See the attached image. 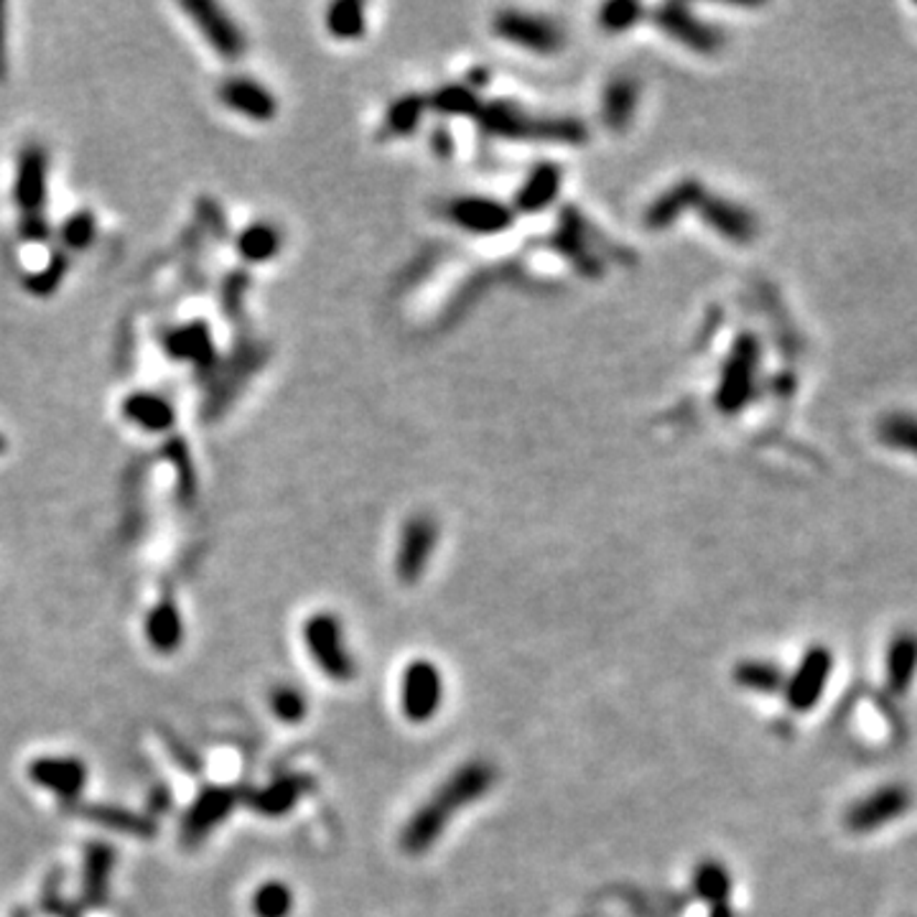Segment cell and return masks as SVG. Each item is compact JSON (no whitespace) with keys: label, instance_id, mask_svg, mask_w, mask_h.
<instances>
[{"label":"cell","instance_id":"e0dca14e","mask_svg":"<svg viewBox=\"0 0 917 917\" xmlns=\"http://www.w3.org/2000/svg\"><path fill=\"white\" fill-rule=\"evenodd\" d=\"M311 780L306 775H280V778L273 780L268 788H263L250 796V806L260 815L278 818L291 811V808L303 798V792H309Z\"/></svg>","mask_w":917,"mask_h":917},{"label":"cell","instance_id":"484cf974","mask_svg":"<svg viewBox=\"0 0 917 917\" xmlns=\"http://www.w3.org/2000/svg\"><path fill=\"white\" fill-rule=\"evenodd\" d=\"M247 291H250V273L233 270L222 280L220 309L235 327H239L247 319Z\"/></svg>","mask_w":917,"mask_h":917},{"label":"cell","instance_id":"7c38bea8","mask_svg":"<svg viewBox=\"0 0 917 917\" xmlns=\"http://www.w3.org/2000/svg\"><path fill=\"white\" fill-rule=\"evenodd\" d=\"M237 800H239V792L235 788L202 790V796L194 800V806L189 808L184 823H181V841H184V844H200L214 825H220L230 813H233Z\"/></svg>","mask_w":917,"mask_h":917},{"label":"cell","instance_id":"836d02e7","mask_svg":"<svg viewBox=\"0 0 917 917\" xmlns=\"http://www.w3.org/2000/svg\"><path fill=\"white\" fill-rule=\"evenodd\" d=\"M712 917H732V907L729 905H716V907H712Z\"/></svg>","mask_w":917,"mask_h":917},{"label":"cell","instance_id":"4dcf8cb0","mask_svg":"<svg viewBox=\"0 0 917 917\" xmlns=\"http://www.w3.org/2000/svg\"><path fill=\"white\" fill-rule=\"evenodd\" d=\"M329 29L337 36H354L360 31V8L358 6H334L329 13Z\"/></svg>","mask_w":917,"mask_h":917},{"label":"cell","instance_id":"83f0119b","mask_svg":"<svg viewBox=\"0 0 917 917\" xmlns=\"http://www.w3.org/2000/svg\"><path fill=\"white\" fill-rule=\"evenodd\" d=\"M270 708L280 722L299 724L306 712H309V701H306L303 693L299 689H294V685H276L270 693Z\"/></svg>","mask_w":917,"mask_h":917},{"label":"cell","instance_id":"7a4b0ae2","mask_svg":"<svg viewBox=\"0 0 917 917\" xmlns=\"http://www.w3.org/2000/svg\"><path fill=\"white\" fill-rule=\"evenodd\" d=\"M49 159L46 146L26 143L15 156L13 204L19 214V237L29 245H44L52 239L54 227L49 222Z\"/></svg>","mask_w":917,"mask_h":917},{"label":"cell","instance_id":"d4e9b609","mask_svg":"<svg viewBox=\"0 0 917 917\" xmlns=\"http://www.w3.org/2000/svg\"><path fill=\"white\" fill-rule=\"evenodd\" d=\"M693 889H696V895L712 907L726 905V897H729L732 892V877L724 864L704 862L699 864L696 874H693Z\"/></svg>","mask_w":917,"mask_h":917},{"label":"cell","instance_id":"6da1fadb","mask_svg":"<svg viewBox=\"0 0 917 917\" xmlns=\"http://www.w3.org/2000/svg\"><path fill=\"white\" fill-rule=\"evenodd\" d=\"M494 780H498V770H494L490 763H484V759H475V763L461 765L459 770L434 792V798L426 800V803L413 813L410 821L403 825L401 849L410 856H418L431 849L436 841L441 839V833L446 825H449L454 813L477 803V800L492 788Z\"/></svg>","mask_w":917,"mask_h":917},{"label":"cell","instance_id":"3957f363","mask_svg":"<svg viewBox=\"0 0 917 917\" xmlns=\"http://www.w3.org/2000/svg\"><path fill=\"white\" fill-rule=\"evenodd\" d=\"M303 640L309 646L313 663L321 668V673L329 681L346 683L358 675V663H354L350 648L344 642V632L340 619L329 611H319V615L309 617L303 625Z\"/></svg>","mask_w":917,"mask_h":917},{"label":"cell","instance_id":"9a60e30c","mask_svg":"<svg viewBox=\"0 0 917 917\" xmlns=\"http://www.w3.org/2000/svg\"><path fill=\"white\" fill-rule=\"evenodd\" d=\"M67 813H74L85 821H93L97 825H105L110 831H122L130 833L134 839H153L156 823L151 818L122 811L118 806H103V803H72L67 806Z\"/></svg>","mask_w":917,"mask_h":917},{"label":"cell","instance_id":"ba28073f","mask_svg":"<svg viewBox=\"0 0 917 917\" xmlns=\"http://www.w3.org/2000/svg\"><path fill=\"white\" fill-rule=\"evenodd\" d=\"M444 683L439 668L428 660H413L401 681V706L410 722L424 724L439 712Z\"/></svg>","mask_w":917,"mask_h":917},{"label":"cell","instance_id":"603a6c76","mask_svg":"<svg viewBox=\"0 0 917 917\" xmlns=\"http://www.w3.org/2000/svg\"><path fill=\"white\" fill-rule=\"evenodd\" d=\"M734 681H737L742 689L759 693L785 691V683H788L782 668L770 663V660H745V663L734 668Z\"/></svg>","mask_w":917,"mask_h":917},{"label":"cell","instance_id":"7402d4cb","mask_svg":"<svg viewBox=\"0 0 917 917\" xmlns=\"http://www.w3.org/2000/svg\"><path fill=\"white\" fill-rule=\"evenodd\" d=\"M70 268H72V255L64 253L62 247H54L44 266L26 276V291L31 296H36V299H52V296L62 288L64 280H67Z\"/></svg>","mask_w":917,"mask_h":917},{"label":"cell","instance_id":"d6a6232c","mask_svg":"<svg viewBox=\"0 0 917 917\" xmlns=\"http://www.w3.org/2000/svg\"><path fill=\"white\" fill-rule=\"evenodd\" d=\"M11 60H8V6L0 3V85L8 79Z\"/></svg>","mask_w":917,"mask_h":917},{"label":"cell","instance_id":"f1b7e54d","mask_svg":"<svg viewBox=\"0 0 917 917\" xmlns=\"http://www.w3.org/2000/svg\"><path fill=\"white\" fill-rule=\"evenodd\" d=\"M879 436L884 444L897 446L899 451L917 457V418L915 416H892L882 424Z\"/></svg>","mask_w":917,"mask_h":917},{"label":"cell","instance_id":"8fae6325","mask_svg":"<svg viewBox=\"0 0 917 917\" xmlns=\"http://www.w3.org/2000/svg\"><path fill=\"white\" fill-rule=\"evenodd\" d=\"M31 780L52 790L64 806L77 803L87 785V767L74 757H39L29 767Z\"/></svg>","mask_w":917,"mask_h":917},{"label":"cell","instance_id":"5bb4252c","mask_svg":"<svg viewBox=\"0 0 917 917\" xmlns=\"http://www.w3.org/2000/svg\"><path fill=\"white\" fill-rule=\"evenodd\" d=\"M436 545V525L428 518L410 520L403 531L401 551H398V576L401 582L413 584L418 582L420 574L431 558Z\"/></svg>","mask_w":917,"mask_h":917},{"label":"cell","instance_id":"5b68a950","mask_svg":"<svg viewBox=\"0 0 917 917\" xmlns=\"http://www.w3.org/2000/svg\"><path fill=\"white\" fill-rule=\"evenodd\" d=\"M260 365H263V346L247 342V340L245 344H237L227 358H222L217 370H214V375L206 380V385L210 387H206V401H204V410H202L204 416L214 418V416H220L222 410H227L230 403H233L235 395L239 393V387L250 380V375Z\"/></svg>","mask_w":917,"mask_h":917},{"label":"cell","instance_id":"f546056e","mask_svg":"<svg viewBox=\"0 0 917 917\" xmlns=\"http://www.w3.org/2000/svg\"><path fill=\"white\" fill-rule=\"evenodd\" d=\"M196 225H200V233L212 239H225L230 235L227 227V214L222 210V204L212 196H200L196 200Z\"/></svg>","mask_w":917,"mask_h":917},{"label":"cell","instance_id":"ffe728a7","mask_svg":"<svg viewBox=\"0 0 917 917\" xmlns=\"http://www.w3.org/2000/svg\"><path fill=\"white\" fill-rule=\"evenodd\" d=\"M917 673V635L897 632L887 648V685L895 696H905Z\"/></svg>","mask_w":917,"mask_h":917},{"label":"cell","instance_id":"4316f807","mask_svg":"<svg viewBox=\"0 0 917 917\" xmlns=\"http://www.w3.org/2000/svg\"><path fill=\"white\" fill-rule=\"evenodd\" d=\"M294 910V892L284 882H266L255 889V917H288Z\"/></svg>","mask_w":917,"mask_h":917},{"label":"cell","instance_id":"2e32d148","mask_svg":"<svg viewBox=\"0 0 917 917\" xmlns=\"http://www.w3.org/2000/svg\"><path fill=\"white\" fill-rule=\"evenodd\" d=\"M115 866V851L107 844H89L82 866V903L87 907H103L110 892V874Z\"/></svg>","mask_w":917,"mask_h":917},{"label":"cell","instance_id":"52a82bcc","mask_svg":"<svg viewBox=\"0 0 917 917\" xmlns=\"http://www.w3.org/2000/svg\"><path fill=\"white\" fill-rule=\"evenodd\" d=\"M913 808V792L905 785H884L870 796L856 800L846 811V829L851 833H872L903 818Z\"/></svg>","mask_w":917,"mask_h":917},{"label":"cell","instance_id":"4fadbf2b","mask_svg":"<svg viewBox=\"0 0 917 917\" xmlns=\"http://www.w3.org/2000/svg\"><path fill=\"white\" fill-rule=\"evenodd\" d=\"M120 413L130 426H136L146 434H171V428L177 426V410H173V403L169 398H163L161 393H151V391L130 393L128 398L122 401Z\"/></svg>","mask_w":917,"mask_h":917},{"label":"cell","instance_id":"e575fe53","mask_svg":"<svg viewBox=\"0 0 917 917\" xmlns=\"http://www.w3.org/2000/svg\"><path fill=\"white\" fill-rule=\"evenodd\" d=\"M6 446H8V441H6V436H3V434H0V457H3V454H6Z\"/></svg>","mask_w":917,"mask_h":917},{"label":"cell","instance_id":"1f68e13d","mask_svg":"<svg viewBox=\"0 0 917 917\" xmlns=\"http://www.w3.org/2000/svg\"><path fill=\"white\" fill-rule=\"evenodd\" d=\"M167 745H169V749L173 751V759H177V763L181 765V767H186V770H200V759H196V755L192 749H189L186 745H181V742L173 737L171 732H167Z\"/></svg>","mask_w":917,"mask_h":917},{"label":"cell","instance_id":"d6986e66","mask_svg":"<svg viewBox=\"0 0 917 917\" xmlns=\"http://www.w3.org/2000/svg\"><path fill=\"white\" fill-rule=\"evenodd\" d=\"M146 638L161 655H171L181 646V640H184V622H181L179 607L173 605L171 597H163L151 609V615L146 619Z\"/></svg>","mask_w":917,"mask_h":917},{"label":"cell","instance_id":"8992f818","mask_svg":"<svg viewBox=\"0 0 917 917\" xmlns=\"http://www.w3.org/2000/svg\"><path fill=\"white\" fill-rule=\"evenodd\" d=\"M181 11L192 19L204 44L222 60L237 62L247 52L245 34L220 3H214V0H186V3H181Z\"/></svg>","mask_w":917,"mask_h":917},{"label":"cell","instance_id":"cb8c5ba5","mask_svg":"<svg viewBox=\"0 0 917 917\" xmlns=\"http://www.w3.org/2000/svg\"><path fill=\"white\" fill-rule=\"evenodd\" d=\"M56 237H60V245H56V247H62L64 253L74 255V253L89 250V247H93V243L97 239L95 212L93 210L72 212L70 217L62 222V227H60V233H56Z\"/></svg>","mask_w":917,"mask_h":917},{"label":"cell","instance_id":"d590c367","mask_svg":"<svg viewBox=\"0 0 917 917\" xmlns=\"http://www.w3.org/2000/svg\"><path fill=\"white\" fill-rule=\"evenodd\" d=\"M13 917H29V915L23 913V910H19V913H13Z\"/></svg>","mask_w":917,"mask_h":917},{"label":"cell","instance_id":"ac0fdd59","mask_svg":"<svg viewBox=\"0 0 917 917\" xmlns=\"http://www.w3.org/2000/svg\"><path fill=\"white\" fill-rule=\"evenodd\" d=\"M163 459L173 467V482H177V498L184 508H192L196 498H200V475H196V465L189 449V441L184 436L171 434L163 441Z\"/></svg>","mask_w":917,"mask_h":917},{"label":"cell","instance_id":"277c9868","mask_svg":"<svg viewBox=\"0 0 917 917\" xmlns=\"http://www.w3.org/2000/svg\"><path fill=\"white\" fill-rule=\"evenodd\" d=\"M159 342H161V352L167 354L169 360L192 365L194 373L200 375L204 383L214 375V370H217L220 360H222L217 342H214L212 327L202 319L163 329Z\"/></svg>","mask_w":917,"mask_h":917},{"label":"cell","instance_id":"44dd1931","mask_svg":"<svg viewBox=\"0 0 917 917\" xmlns=\"http://www.w3.org/2000/svg\"><path fill=\"white\" fill-rule=\"evenodd\" d=\"M280 243H284L280 230L276 225H270V222H253V225L243 227L235 235V250L239 258L250 263V266L276 258Z\"/></svg>","mask_w":917,"mask_h":917},{"label":"cell","instance_id":"30bf717a","mask_svg":"<svg viewBox=\"0 0 917 917\" xmlns=\"http://www.w3.org/2000/svg\"><path fill=\"white\" fill-rule=\"evenodd\" d=\"M217 100L227 110L258 122H268L278 113V103L270 89L255 77H245V74H233V77L222 79L217 87Z\"/></svg>","mask_w":917,"mask_h":917},{"label":"cell","instance_id":"9c48e42d","mask_svg":"<svg viewBox=\"0 0 917 917\" xmlns=\"http://www.w3.org/2000/svg\"><path fill=\"white\" fill-rule=\"evenodd\" d=\"M833 671V655L825 646H813L800 660L796 673L785 683V701L792 712L806 714L821 701L825 683L831 679Z\"/></svg>","mask_w":917,"mask_h":917}]
</instances>
